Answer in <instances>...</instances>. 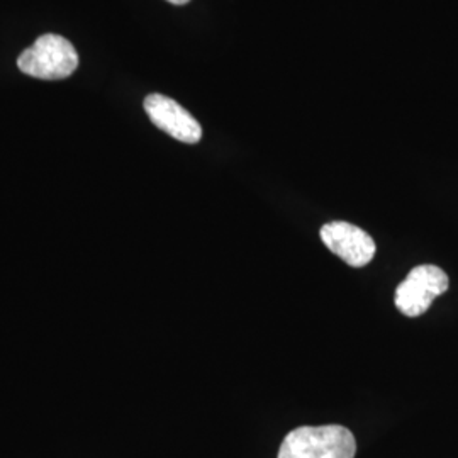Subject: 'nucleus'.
Returning <instances> with one entry per match:
<instances>
[{
  "mask_svg": "<svg viewBox=\"0 0 458 458\" xmlns=\"http://www.w3.org/2000/svg\"><path fill=\"white\" fill-rule=\"evenodd\" d=\"M450 287L446 274L437 265L414 267L404 282L399 284L394 295L395 308L404 316L416 318L425 314L438 295Z\"/></svg>",
  "mask_w": 458,
  "mask_h": 458,
  "instance_id": "obj_3",
  "label": "nucleus"
},
{
  "mask_svg": "<svg viewBox=\"0 0 458 458\" xmlns=\"http://www.w3.org/2000/svg\"><path fill=\"white\" fill-rule=\"evenodd\" d=\"M319 234L327 250L350 267H365L367 263L372 262L376 255V242L372 236L355 225L333 221L325 225Z\"/></svg>",
  "mask_w": 458,
  "mask_h": 458,
  "instance_id": "obj_4",
  "label": "nucleus"
},
{
  "mask_svg": "<svg viewBox=\"0 0 458 458\" xmlns=\"http://www.w3.org/2000/svg\"><path fill=\"white\" fill-rule=\"evenodd\" d=\"M145 111L151 123L172 138L187 145H196L200 141V124L174 98H165L162 94H151L145 98Z\"/></svg>",
  "mask_w": 458,
  "mask_h": 458,
  "instance_id": "obj_5",
  "label": "nucleus"
},
{
  "mask_svg": "<svg viewBox=\"0 0 458 458\" xmlns=\"http://www.w3.org/2000/svg\"><path fill=\"white\" fill-rule=\"evenodd\" d=\"M353 433L340 425L301 426L280 445L277 458H355Z\"/></svg>",
  "mask_w": 458,
  "mask_h": 458,
  "instance_id": "obj_1",
  "label": "nucleus"
},
{
  "mask_svg": "<svg viewBox=\"0 0 458 458\" xmlns=\"http://www.w3.org/2000/svg\"><path fill=\"white\" fill-rule=\"evenodd\" d=\"M17 66L39 81H62L77 70L79 55L64 36L45 34L36 39L31 48L19 55Z\"/></svg>",
  "mask_w": 458,
  "mask_h": 458,
  "instance_id": "obj_2",
  "label": "nucleus"
},
{
  "mask_svg": "<svg viewBox=\"0 0 458 458\" xmlns=\"http://www.w3.org/2000/svg\"><path fill=\"white\" fill-rule=\"evenodd\" d=\"M170 4H175V5H183V4H187V2H191V0H168Z\"/></svg>",
  "mask_w": 458,
  "mask_h": 458,
  "instance_id": "obj_6",
  "label": "nucleus"
}]
</instances>
